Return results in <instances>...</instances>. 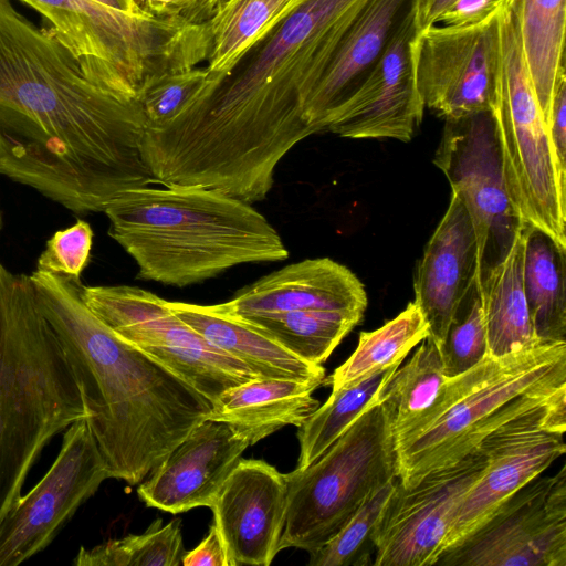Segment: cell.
<instances>
[{
    "label": "cell",
    "mask_w": 566,
    "mask_h": 566,
    "mask_svg": "<svg viewBox=\"0 0 566 566\" xmlns=\"http://www.w3.org/2000/svg\"><path fill=\"white\" fill-rule=\"evenodd\" d=\"M138 99L88 80L50 30L0 0V175L80 213L147 174Z\"/></svg>",
    "instance_id": "obj_1"
},
{
    "label": "cell",
    "mask_w": 566,
    "mask_h": 566,
    "mask_svg": "<svg viewBox=\"0 0 566 566\" xmlns=\"http://www.w3.org/2000/svg\"><path fill=\"white\" fill-rule=\"evenodd\" d=\"M81 392L85 420L109 478L142 482L213 402L104 324L82 298L81 280L30 275Z\"/></svg>",
    "instance_id": "obj_2"
},
{
    "label": "cell",
    "mask_w": 566,
    "mask_h": 566,
    "mask_svg": "<svg viewBox=\"0 0 566 566\" xmlns=\"http://www.w3.org/2000/svg\"><path fill=\"white\" fill-rule=\"evenodd\" d=\"M108 234L138 277L185 287L245 263L289 258L279 232L251 203L200 187H142L103 211Z\"/></svg>",
    "instance_id": "obj_3"
},
{
    "label": "cell",
    "mask_w": 566,
    "mask_h": 566,
    "mask_svg": "<svg viewBox=\"0 0 566 566\" xmlns=\"http://www.w3.org/2000/svg\"><path fill=\"white\" fill-rule=\"evenodd\" d=\"M82 418L80 389L30 276L0 263V522L44 446Z\"/></svg>",
    "instance_id": "obj_4"
},
{
    "label": "cell",
    "mask_w": 566,
    "mask_h": 566,
    "mask_svg": "<svg viewBox=\"0 0 566 566\" xmlns=\"http://www.w3.org/2000/svg\"><path fill=\"white\" fill-rule=\"evenodd\" d=\"M566 387V342L538 344L502 357L486 355L447 378L436 405L395 441L397 476L411 488L428 473L473 452L501 424Z\"/></svg>",
    "instance_id": "obj_5"
},
{
    "label": "cell",
    "mask_w": 566,
    "mask_h": 566,
    "mask_svg": "<svg viewBox=\"0 0 566 566\" xmlns=\"http://www.w3.org/2000/svg\"><path fill=\"white\" fill-rule=\"evenodd\" d=\"M21 1L50 22V32L88 80L117 96L138 99L149 75L195 63V24L94 0Z\"/></svg>",
    "instance_id": "obj_6"
},
{
    "label": "cell",
    "mask_w": 566,
    "mask_h": 566,
    "mask_svg": "<svg viewBox=\"0 0 566 566\" xmlns=\"http://www.w3.org/2000/svg\"><path fill=\"white\" fill-rule=\"evenodd\" d=\"M392 418L391 405L382 399L314 462L285 474L287 503L280 551L319 548L375 491L397 478Z\"/></svg>",
    "instance_id": "obj_7"
},
{
    "label": "cell",
    "mask_w": 566,
    "mask_h": 566,
    "mask_svg": "<svg viewBox=\"0 0 566 566\" xmlns=\"http://www.w3.org/2000/svg\"><path fill=\"white\" fill-rule=\"evenodd\" d=\"M499 70L492 112L511 203L523 224L566 248V184L524 57L514 11H499Z\"/></svg>",
    "instance_id": "obj_8"
},
{
    "label": "cell",
    "mask_w": 566,
    "mask_h": 566,
    "mask_svg": "<svg viewBox=\"0 0 566 566\" xmlns=\"http://www.w3.org/2000/svg\"><path fill=\"white\" fill-rule=\"evenodd\" d=\"M82 298L112 331L158 360L212 402L226 390L259 378L207 342L168 301L136 286H85Z\"/></svg>",
    "instance_id": "obj_9"
},
{
    "label": "cell",
    "mask_w": 566,
    "mask_h": 566,
    "mask_svg": "<svg viewBox=\"0 0 566 566\" xmlns=\"http://www.w3.org/2000/svg\"><path fill=\"white\" fill-rule=\"evenodd\" d=\"M565 431L566 387L489 433L476 447L485 467L459 504L441 554L462 543L504 501L564 455Z\"/></svg>",
    "instance_id": "obj_10"
},
{
    "label": "cell",
    "mask_w": 566,
    "mask_h": 566,
    "mask_svg": "<svg viewBox=\"0 0 566 566\" xmlns=\"http://www.w3.org/2000/svg\"><path fill=\"white\" fill-rule=\"evenodd\" d=\"M433 164L470 214L480 279L503 261L524 226L505 187L492 109L447 118Z\"/></svg>",
    "instance_id": "obj_11"
},
{
    "label": "cell",
    "mask_w": 566,
    "mask_h": 566,
    "mask_svg": "<svg viewBox=\"0 0 566 566\" xmlns=\"http://www.w3.org/2000/svg\"><path fill=\"white\" fill-rule=\"evenodd\" d=\"M436 565L566 566V467L525 484Z\"/></svg>",
    "instance_id": "obj_12"
},
{
    "label": "cell",
    "mask_w": 566,
    "mask_h": 566,
    "mask_svg": "<svg viewBox=\"0 0 566 566\" xmlns=\"http://www.w3.org/2000/svg\"><path fill=\"white\" fill-rule=\"evenodd\" d=\"M499 11L474 24H432L417 31L411 50L424 107L444 119L491 111L499 70Z\"/></svg>",
    "instance_id": "obj_13"
},
{
    "label": "cell",
    "mask_w": 566,
    "mask_h": 566,
    "mask_svg": "<svg viewBox=\"0 0 566 566\" xmlns=\"http://www.w3.org/2000/svg\"><path fill=\"white\" fill-rule=\"evenodd\" d=\"M109 478L85 420L73 422L40 482L0 522V566H15L54 539L77 509Z\"/></svg>",
    "instance_id": "obj_14"
},
{
    "label": "cell",
    "mask_w": 566,
    "mask_h": 566,
    "mask_svg": "<svg viewBox=\"0 0 566 566\" xmlns=\"http://www.w3.org/2000/svg\"><path fill=\"white\" fill-rule=\"evenodd\" d=\"M485 467L475 449L453 465L396 486L373 533L374 566L436 565L454 514Z\"/></svg>",
    "instance_id": "obj_15"
},
{
    "label": "cell",
    "mask_w": 566,
    "mask_h": 566,
    "mask_svg": "<svg viewBox=\"0 0 566 566\" xmlns=\"http://www.w3.org/2000/svg\"><path fill=\"white\" fill-rule=\"evenodd\" d=\"M415 0L359 86L333 113L325 130L347 138L409 142L424 104L415 76L411 42L417 33Z\"/></svg>",
    "instance_id": "obj_16"
},
{
    "label": "cell",
    "mask_w": 566,
    "mask_h": 566,
    "mask_svg": "<svg viewBox=\"0 0 566 566\" xmlns=\"http://www.w3.org/2000/svg\"><path fill=\"white\" fill-rule=\"evenodd\" d=\"M287 503L286 475L263 460L238 462L212 506L229 566H269L280 552Z\"/></svg>",
    "instance_id": "obj_17"
},
{
    "label": "cell",
    "mask_w": 566,
    "mask_h": 566,
    "mask_svg": "<svg viewBox=\"0 0 566 566\" xmlns=\"http://www.w3.org/2000/svg\"><path fill=\"white\" fill-rule=\"evenodd\" d=\"M249 446L227 423L203 420L153 469L138 496L147 506L174 514L211 507Z\"/></svg>",
    "instance_id": "obj_18"
},
{
    "label": "cell",
    "mask_w": 566,
    "mask_h": 566,
    "mask_svg": "<svg viewBox=\"0 0 566 566\" xmlns=\"http://www.w3.org/2000/svg\"><path fill=\"white\" fill-rule=\"evenodd\" d=\"M478 263L470 214L452 192L448 209L418 262L413 280L415 302L428 323L429 336L438 346L460 301L478 275Z\"/></svg>",
    "instance_id": "obj_19"
},
{
    "label": "cell",
    "mask_w": 566,
    "mask_h": 566,
    "mask_svg": "<svg viewBox=\"0 0 566 566\" xmlns=\"http://www.w3.org/2000/svg\"><path fill=\"white\" fill-rule=\"evenodd\" d=\"M219 305L233 316L293 311L364 314L367 294L348 268L328 258H317L274 271Z\"/></svg>",
    "instance_id": "obj_20"
},
{
    "label": "cell",
    "mask_w": 566,
    "mask_h": 566,
    "mask_svg": "<svg viewBox=\"0 0 566 566\" xmlns=\"http://www.w3.org/2000/svg\"><path fill=\"white\" fill-rule=\"evenodd\" d=\"M413 0H369L339 41L304 106L314 133L325 130L333 113L359 86Z\"/></svg>",
    "instance_id": "obj_21"
},
{
    "label": "cell",
    "mask_w": 566,
    "mask_h": 566,
    "mask_svg": "<svg viewBox=\"0 0 566 566\" xmlns=\"http://www.w3.org/2000/svg\"><path fill=\"white\" fill-rule=\"evenodd\" d=\"M169 307L207 342L243 363L259 378H286L313 382L325 379L322 365L295 356L245 322L224 312L219 304L169 302Z\"/></svg>",
    "instance_id": "obj_22"
},
{
    "label": "cell",
    "mask_w": 566,
    "mask_h": 566,
    "mask_svg": "<svg viewBox=\"0 0 566 566\" xmlns=\"http://www.w3.org/2000/svg\"><path fill=\"white\" fill-rule=\"evenodd\" d=\"M318 386L286 378H254L223 391L209 420L227 423L250 446L286 426L300 427L318 407Z\"/></svg>",
    "instance_id": "obj_23"
},
{
    "label": "cell",
    "mask_w": 566,
    "mask_h": 566,
    "mask_svg": "<svg viewBox=\"0 0 566 566\" xmlns=\"http://www.w3.org/2000/svg\"><path fill=\"white\" fill-rule=\"evenodd\" d=\"M524 247L523 226L503 261L478 279L491 357L543 344L535 335L524 295Z\"/></svg>",
    "instance_id": "obj_24"
},
{
    "label": "cell",
    "mask_w": 566,
    "mask_h": 566,
    "mask_svg": "<svg viewBox=\"0 0 566 566\" xmlns=\"http://www.w3.org/2000/svg\"><path fill=\"white\" fill-rule=\"evenodd\" d=\"M307 0H227L203 22L208 35V81L220 83Z\"/></svg>",
    "instance_id": "obj_25"
},
{
    "label": "cell",
    "mask_w": 566,
    "mask_h": 566,
    "mask_svg": "<svg viewBox=\"0 0 566 566\" xmlns=\"http://www.w3.org/2000/svg\"><path fill=\"white\" fill-rule=\"evenodd\" d=\"M524 231L523 289L535 335L566 342V248L537 228Z\"/></svg>",
    "instance_id": "obj_26"
},
{
    "label": "cell",
    "mask_w": 566,
    "mask_h": 566,
    "mask_svg": "<svg viewBox=\"0 0 566 566\" xmlns=\"http://www.w3.org/2000/svg\"><path fill=\"white\" fill-rule=\"evenodd\" d=\"M534 92L547 125L564 65L566 0H510Z\"/></svg>",
    "instance_id": "obj_27"
},
{
    "label": "cell",
    "mask_w": 566,
    "mask_h": 566,
    "mask_svg": "<svg viewBox=\"0 0 566 566\" xmlns=\"http://www.w3.org/2000/svg\"><path fill=\"white\" fill-rule=\"evenodd\" d=\"M363 316L355 312L293 311L234 317L301 359L322 365Z\"/></svg>",
    "instance_id": "obj_28"
},
{
    "label": "cell",
    "mask_w": 566,
    "mask_h": 566,
    "mask_svg": "<svg viewBox=\"0 0 566 566\" xmlns=\"http://www.w3.org/2000/svg\"><path fill=\"white\" fill-rule=\"evenodd\" d=\"M400 364L395 363L350 386L332 390L328 399L298 427L297 469L314 462L359 416L382 400L385 387Z\"/></svg>",
    "instance_id": "obj_29"
},
{
    "label": "cell",
    "mask_w": 566,
    "mask_h": 566,
    "mask_svg": "<svg viewBox=\"0 0 566 566\" xmlns=\"http://www.w3.org/2000/svg\"><path fill=\"white\" fill-rule=\"evenodd\" d=\"M429 335L428 323L413 301L395 318L373 332H361L350 357L324 379L337 390L360 381L371 373L401 363Z\"/></svg>",
    "instance_id": "obj_30"
},
{
    "label": "cell",
    "mask_w": 566,
    "mask_h": 566,
    "mask_svg": "<svg viewBox=\"0 0 566 566\" xmlns=\"http://www.w3.org/2000/svg\"><path fill=\"white\" fill-rule=\"evenodd\" d=\"M446 380L439 347L428 335L385 387L382 399L394 409L395 441L410 433L430 411Z\"/></svg>",
    "instance_id": "obj_31"
},
{
    "label": "cell",
    "mask_w": 566,
    "mask_h": 566,
    "mask_svg": "<svg viewBox=\"0 0 566 566\" xmlns=\"http://www.w3.org/2000/svg\"><path fill=\"white\" fill-rule=\"evenodd\" d=\"M184 549L179 518L161 526L158 518L139 535L111 539L91 549L81 547L77 566H180Z\"/></svg>",
    "instance_id": "obj_32"
},
{
    "label": "cell",
    "mask_w": 566,
    "mask_h": 566,
    "mask_svg": "<svg viewBox=\"0 0 566 566\" xmlns=\"http://www.w3.org/2000/svg\"><path fill=\"white\" fill-rule=\"evenodd\" d=\"M396 481L397 478L375 491L329 541L311 552L308 565H371V554H375L373 533Z\"/></svg>",
    "instance_id": "obj_33"
},
{
    "label": "cell",
    "mask_w": 566,
    "mask_h": 566,
    "mask_svg": "<svg viewBox=\"0 0 566 566\" xmlns=\"http://www.w3.org/2000/svg\"><path fill=\"white\" fill-rule=\"evenodd\" d=\"M438 347L447 378L465 373L488 355L478 275L460 301L444 338Z\"/></svg>",
    "instance_id": "obj_34"
},
{
    "label": "cell",
    "mask_w": 566,
    "mask_h": 566,
    "mask_svg": "<svg viewBox=\"0 0 566 566\" xmlns=\"http://www.w3.org/2000/svg\"><path fill=\"white\" fill-rule=\"evenodd\" d=\"M206 67L161 71L143 83L138 101L149 127L172 120L207 83Z\"/></svg>",
    "instance_id": "obj_35"
},
{
    "label": "cell",
    "mask_w": 566,
    "mask_h": 566,
    "mask_svg": "<svg viewBox=\"0 0 566 566\" xmlns=\"http://www.w3.org/2000/svg\"><path fill=\"white\" fill-rule=\"evenodd\" d=\"M92 244L91 226L84 220H77L50 238L38 259L36 270L80 280L90 261Z\"/></svg>",
    "instance_id": "obj_36"
},
{
    "label": "cell",
    "mask_w": 566,
    "mask_h": 566,
    "mask_svg": "<svg viewBox=\"0 0 566 566\" xmlns=\"http://www.w3.org/2000/svg\"><path fill=\"white\" fill-rule=\"evenodd\" d=\"M549 140L560 180L566 184V76L563 69L557 77L547 122Z\"/></svg>",
    "instance_id": "obj_37"
},
{
    "label": "cell",
    "mask_w": 566,
    "mask_h": 566,
    "mask_svg": "<svg viewBox=\"0 0 566 566\" xmlns=\"http://www.w3.org/2000/svg\"><path fill=\"white\" fill-rule=\"evenodd\" d=\"M510 0H454L434 24L463 27L478 23L505 7Z\"/></svg>",
    "instance_id": "obj_38"
},
{
    "label": "cell",
    "mask_w": 566,
    "mask_h": 566,
    "mask_svg": "<svg viewBox=\"0 0 566 566\" xmlns=\"http://www.w3.org/2000/svg\"><path fill=\"white\" fill-rule=\"evenodd\" d=\"M181 565L229 566L227 549L214 522L202 542L192 551L185 553Z\"/></svg>",
    "instance_id": "obj_39"
},
{
    "label": "cell",
    "mask_w": 566,
    "mask_h": 566,
    "mask_svg": "<svg viewBox=\"0 0 566 566\" xmlns=\"http://www.w3.org/2000/svg\"><path fill=\"white\" fill-rule=\"evenodd\" d=\"M227 0H181L172 13V19L189 24H198L210 19Z\"/></svg>",
    "instance_id": "obj_40"
},
{
    "label": "cell",
    "mask_w": 566,
    "mask_h": 566,
    "mask_svg": "<svg viewBox=\"0 0 566 566\" xmlns=\"http://www.w3.org/2000/svg\"><path fill=\"white\" fill-rule=\"evenodd\" d=\"M454 0H415L417 30L424 29L436 23L438 17Z\"/></svg>",
    "instance_id": "obj_41"
},
{
    "label": "cell",
    "mask_w": 566,
    "mask_h": 566,
    "mask_svg": "<svg viewBox=\"0 0 566 566\" xmlns=\"http://www.w3.org/2000/svg\"><path fill=\"white\" fill-rule=\"evenodd\" d=\"M146 12L157 18L172 19V13L181 0H136Z\"/></svg>",
    "instance_id": "obj_42"
},
{
    "label": "cell",
    "mask_w": 566,
    "mask_h": 566,
    "mask_svg": "<svg viewBox=\"0 0 566 566\" xmlns=\"http://www.w3.org/2000/svg\"><path fill=\"white\" fill-rule=\"evenodd\" d=\"M94 1H96L101 4L114 8V9L124 10V11H128V12L136 13V14H149L148 12L144 11L138 6L136 0H94Z\"/></svg>",
    "instance_id": "obj_43"
},
{
    "label": "cell",
    "mask_w": 566,
    "mask_h": 566,
    "mask_svg": "<svg viewBox=\"0 0 566 566\" xmlns=\"http://www.w3.org/2000/svg\"><path fill=\"white\" fill-rule=\"evenodd\" d=\"M1 226H2V218H1V212H0V230H1Z\"/></svg>",
    "instance_id": "obj_44"
}]
</instances>
